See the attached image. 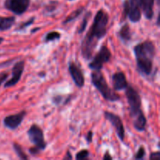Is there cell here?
Listing matches in <instances>:
<instances>
[{
  "mask_svg": "<svg viewBox=\"0 0 160 160\" xmlns=\"http://www.w3.org/2000/svg\"><path fill=\"white\" fill-rule=\"evenodd\" d=\"M24 60H20L14 64L12 69V77L4 84V88H10L16 85L20 81L23 72L24 70Z\"/></svg>",
  "mask_w": 160,
  "mask_h": 160,
  "instance_id": "cell-10",
  "label": "cell"
},
{
  "mask_svg": "<svg viewBox=\"0 0 160 160\" xmlns=\"http://www.w3.org/2000/svg\"><path fill=\"white\" fill-rule=\"evenodd\" d=\"M145 156V149L143 146H141L139 148L138 151L136 152L135 156H134V159H144Z\"/></svg>",
  "mask_w": 160,
  "mask_h": 160,
  "instance_id": "cell-22",
  "label": "cell"
},
{
  "mask_svg": "<svg viewBox=\"0 0 160 160\" xmlns=\"http://www.w3.org/2000/svg\"><path fill=\"white\" fill-rule=\"evenodd\" d=\"M103 159H104V160H107V159L110 160V159H112V157L110 156V155L109 154V153L106 152V154H105L104 157H103Z\"/></svg>",
  "mask_w": 160,
  "mask_h": 160,
  "instance_id": "cell-29",
  "label": "cell"
},
{
  "mask_svg": "<svg viewBox=\"0 0 160 160\" xmlns=\"http://www.w3.org/2000/svg\"><path fill=\"white\" fill-rule=\"evenodd\" d=\"M31 0H6L4 6L15 15L20 16L28 10Z\"/></svg>",
  "mask_w": 160,
  "mask_h": 160,
  "instance_id": "cell-8",
  "label": "cell"
},
{
  "mask_svg": "<svg viewBox=\"0 0 160 160\" xmlns=\"http://www.w3.org/2000/svg\"><path fill=\"white\" fill-rule=\"evenodd\" d=\"M34 17H31V19H29L28 20H27V21L23 22V23H22L19 26V28H17V30H23L25 29L26 28H28V27L31 26V24H32L33 23H34Z\"/></svg>",
  "mask_w": 160,
  "mask_h": 160,
  "instance_id": "cell-23",
  "label": "cell"
},
{
  "mask_svg": "<svg viewBox=\"0 0 160 160\" xmlns=\"http://www.w3.org/2000/svg\"><path fill=\"white\" fill-rule=\"evenodd\" d=\"M70 1H72V0H70Z\"/></svg>",
  "mask_w": 160,
  "mask_h": 160,
  "instance_id": "cell-33",
  "label": "cell"
},
{
  "mask_svg": "<svg viewBox=\"0 0 160 160\" xmlns=\"http://www.w3.org/2000/svg\"><path fill=\"white\" fill-rule=\"evenodd\" d=\"M91 78L92 84L105 99L109 102H117L120 100V95H117L109 87V84H107V81L101 70H93Z\"/></svg>",
  "mask_w": 160,
  "mask_h": 160,
  "instance_id": "cell-4",
  "label": "cell"
},
{
  "mask_svg": "<svg viewBox=\"0 0 160 160\" xmlns=\"http://www.w3.org/2000/svg\"><path fill=\"white\" fill-rule=\"evenodd\" d=\"M83 10H84V7H81V8H79V9H76L75 11H73V12H71V13L70 14V15L67 17V18L65 20L63 21V24H66V23H70V22L73 21V20H76L77 18H78V17H79L80 15H81V13H82Z\"/></svg>",
  "mask_w": 160,
  "mask_h": 160,
  "instance_id": "cell-17",
  "label": "cell"
},
{
  "mask_svg": "<svg viewBox=\"0 0 160 160\" xmlns=\"http://www.w3.org/2000/svg\"><path fill=\"white\" fill-rule=\"evenodd\" d=\"M126 97L130 109V116L133 119L134 127L137 131H144L147 120L142 110V99L138 92L128 84L126 88Z\"/></svg>",
  "mask_w": 160,
  "mask_h": 160,
  "instance_id": "cell-3",
  "label": "cell"
},
{
  "mask_svg": "<svg viewBox=\"0 0 160 160\" xmlns=\"http://www.w3.org/2000/svg\"><path fill=\"white\" fill-rule=\"evenodd\" d=\"M39 29H40V28H36V30H33V31H31V33H34V32H35V31H38V30H39Z\"/></svg>",
  "mask_w": 160,
  "mask_h": 160,
  "instance_id": "cell-30",
  "label": "cell"
},
{
  "mask_svg": "<svg viewBox=\"0 0 160 160\" xmlns=\"http://www.w3.org/2000/svg\"><path fill=\"white\" fill-rule=\"evenodd\" d=\"M92 137H93V133H92V131H90L88 133V134L86 135V138H85L88 143H90V142H92Z\"/></svg>",
  "mask_w": 160,
  "mask_h": 160,
  "instance_id": "cell-26",
  "label": "cell"
},
{
  "mask_svg": "<svg viewBox=\"0 0 160 160\" xmlns=\"http://www.w3.org/2000/svg\"><path fill=\"white\" fill-rule=\"evenodd\" d=\"M159 18H160V17L159 15L157 17V25H159Z\"/></svg>",
  "mask_w": 160,
  "mask_h": 160,
  "instance_id": "cell-31",
  "label": "cell"
},
{
  "mask_svg": "<svg viewBox=\"0 0 160 160\" xmlns=\"http://www.w3.org/2000/svg\"><path fill=\"white\" fill-rule=\"evenodd\" d=\"M3 41H4V39H3V38H1V37H0V45H1V44L2 43Z\"/></svg>",
  "mask_w": 160,
  "mask_h": 160,
  "instance_id": "cell-32",
  "label": "cell"
},
{
  "mask_svg": "<svg viewBox=\"0 0 160 160\" xmlns=\"http://www.w3.org/2000/svg\"><path fill=\"white\" fill-rule=\"evenodd\" d=\"M16 18L14 17H0V31H7L14 25Z\"/></svg>",
  "mask_w": 160,
  "mask_h": 160,
  "instance_id": "cell-15",
  "label": "cell"
},
{
  "mask_svg": "<svg viewBox=\"0 0 160 160\" xmlns=\"http://www.w3.org/2000/svg\"><path fill=\"white\" fill-rule=\"evenodd\" d=\"M138 70L145 76L151 74L153 67V59L156 55V47L151 41H145L134 48Z\"/></svg>",
  "mask_w": 160,
  "mask_h": 160,
  "instance_id": "cell-2",
  "label": "cell"
},
{
  "mask_svg": "<svg viewBox=\"0 0 160 160\" xmlns=\"http://www.w3.org/2000/svg\"><path fill=\"white\" fill-rule=\"evenodd\" d=\"M105 118L111 123L114 128L116 130L117 136L120 138L121 142H123L125 138V130L124 127H123V123L122 120L119 116L116 115V114L112 113L111 112H108V111H105L104 112Z\"/></svg>",
  "mask_w": 160,
  "mask_h": 160,
  "instance_id": "cell-9",
  "label": "cell"
},
{
  "mask_svg": "<svg viewBox=\"0 0 160 160\" xmlns=\"http://www.w3.org/2000/svg\"><path fill=\"white\" fill-rule=\"evenodd\" d=\"M13 148H14V151H15V152L17 153V155L18 156V157L20 158V159H23V160L28 159V156L25 154V152H23L22 147L20 146L19 144L13 143Z\"/></svg>",
  "mask_w": 160,
  "mask_h": 160,
  "instance_id": "cell-18",
  "label": "cell"
},
{
  "mask_svg": "<svg viewBox=\"0 0 160 160\" xmlns=\"http://www.w3.org/2000/svg\"><path fill=\"white\" fill-rule=\"evenodd\" d=\"M108 23V14L103 9L98 10L94 19L93 23L81 43V54L86 60L92 59L98 41L106 36Z\"/></svg>",
  "mask_w": 160,
  "mask_h": 160,
  "instance_id": "cell-1",
  "label": "cell"
},
{
  "mask_svg": "<svg viewBox=\"0 0 160 160\" xmlns=\"http://www.w3.org/2000/svg\"><path fill=\"white\" fill-rule=\"evenodd\" d=\"M8 76H9V75H8V73H4V72L0 73V86H1V84H2V83L4 82L6 79H7Z\"/></svg>",
  "mask_w": 160,
  "mask_h": 160,
  "instance_id": "cell-25",
  "label": "cell"
},
{
  "mask_svg": "<svg viewBox=\"0 0 160 160\" xmlns=\"http://www.w3.org/2000/svg\"><path fill=\"white\" fill-rule=\"evenodd\" d=\"M141 10L148 20H152L154 16L153 6L155 0H138Z\"/></svg>",
  "mask_w": 160,
  "mask_h": 160,
  "instance_id": "cell-14",
  "label": "cell"
},
{
  "mask_svg": "<svg viewBox=\"0 0 160 160\" xmlns=\"http://www.w3.org/2000/svg\"><path fill=\"white\" fill-rule=\"evenodd\" d=\"M63 159H72V156L70 153V152L67 151V152L66 153V156H64Z\"/></svg>",
  "mask_w": 160,
  "mask_h": 160,
  "instance_id": "cell-28",
  "label": "cell"
},
{
  "mask_svg": "<svg viewBox=\"0 0 160 160\" xmlns=\"http://www.w3.org/2000/svg\"><path fill=\"white\" fill-rule=\"evenodd\" d=\"M68 69L75 84L78 88H82L84 85V76L79 66L73 61H70L68 64Z\"/></svg>",
  "mask_w": 160,
  "mask_h": 160,
  "instance_id": "cell-12",
  "label": "cell"
},
{
  "mask_svg": "<svg viewBox=\"0 0 160 160\" xmlns=\"http://www.w3.org/2000/svg\"><path fill=\"white\" fill-rule=\"evenodd\" d=\"M112 84L116 91H122L128 86L126 76L123 72H117L112 76Z\"/></svg>",
  "mask_w": 160,
  "mask_h": 160,
  "instance_id": "cell-13",
  "label": "cell"
},
{
  "mask_svg": "<svg viewBox=\"0 0 160 160\" xmlns=\"http://www.w3.org/2000/svg\"><path fill=\"white\" fill-rule=\"evenodd\" d=\"M111 59V52L106 45L100 48L98 52L92 59L88 67L92 70H101L103 65L109 62Z\"/></svg>",
  "mask_w": 160,
  "mask_h": 160,
  "instance_id": "cell-6",
  "label": "cell"
},
{
  "mask_svg": "<svg viewBox=\"0 0 160 160\" xmlns=\"http://www.w3.org/2000/svg\"><path fill=\"white\" fill-rule=\"evenodd\" d=\"M28 135L30 141L40 151L45 149L47 144L45 142V137H44L43 131H42L40 127L38 126L37 124L31 125V128L28 131Z\"/></svg>",
  "mask_w": 160,
  "mask_h": 160,
  "instance_id": "cell-7",
  "label": "cell"
},
{
  "mask_svg": "<svg viewBox=\"0 0 160 160\" xmlns=\"http://www.w3.org/2000/svg\"><path fill=\"white\" fill-rule=\"evenodd\" d=\"M123 15L127 16L133 23L140 21L142 12L138 0H125L123 2Z\"/></svg>",
  "mask_w": 160,
  "mask_h": 160,
  "instance_id": "cell-5",
  "label": "cell"
},
{
  "mask_svg": "<svg viewBox=\"0 0 160 160\" xmlns=\"http://www.w3.org/2000/svg\"><path fill=\"white\" fill-rule=\"evenodd\" d=\"M119 35H120V38L123 42H129V41L131 40V28H130L129 25L128 23H126V24L122 27L120 32H119Z\"/></svg>",
  "mask_w": 160,
  "mask_h": 160,
  "instance_id": "cell-16",
  "label": "cell"
},
{
  "mask_svg": "<svg viewBox=\"0 0 160 160\" xmlns=\"http://www.w3.org/2000/svg\"><path fill=\"white\" fill-rule=\"evenodd\" d=\"M27 115V112L24 110L20 111L18 113L9 115L5 117L3 120V124L9 130H16L20 126L23 120Z\"/></svg>",
  "mask_w": 160,
  "mask_h": 160,
  "instance_id": "cell-11",
  "label": "cell"
},
{
  "mask_svg": "<svg viewBox=\"0 0 160 160\" xmlns=\"http://www.w3.org/2000/svg\"><path fill=\"white\" fill-rule=\"evenodd\" d=\"M89 152L87 149H83L80 151L79 152L77 153L76 155V159L77 160H82L85 159L88 157Z\"/></svg>",
  "mask_w": 160,
  "mask_h": 160,
  "instance_id": "cell-21",
  "label": "cell"
},
{
  "mask_svg": "<svg viewBox=\"0 0 160 160\" xmlns=\"http://www.w3.org/2000/svg\"><path fill=\"white\" fill-rule=\"evenodd\" d=\"M91 16H92V12H86V14L84 17V19H83L82 20V23H81V26L79 27V28H78V33H79V34H82V33L85 31L86 27H87L88 25V20L89 18H90Z\"/></svg>",
  "mask_w": 160,
  "mask_h": 160,
  "instance_id": "cell-19",
  "label": "cell"
},
{
  "mask_svg": "<svg viewBox=\"0 0 160 160\" xmlns=\"http://www.w3.org/2000/svg\"><path fill=\"white\" fill-rule=\"evenodd\" d=\"M61 37V34L57 31H51V32L48 33L45 36V41L46 42H52V41L59 40Z\"/></svg>",
  "mask_w": 160,
  "mask_h": 160,
  "instance_id": "cell-20",
  "label": "cell"
},
{
  "mask_svg": "<svg viewBox=\"0 0 160 160\" xmlns=\"http://www.w3.org/2000/svg\"><path fill=\"white\" fill-rule=\"evenodd\" d=\"M149 159L151 160H159L160 159V152H156L150 154Z\"/></svg>",
  "mask_w": 160,
  "mask_h": 160,
  "instance_id": "cell-24",
  "label": "cell"
},
{
  "mask_svg": "<svg viewBox=\"0 0 160 160\" xmlns=\"http://www.w3.org/2000/svg\"><path fill=\"white\" fill-rule=\"evenodd\" d=\"M30 152H31V154H32V155H37L38 153L39 152H40V150L38 149V148H37V147H33V148H30Z\"/></svg>",
  "mask_w": 160,
  "mask_h": 160,
  "instance_id": "cell-27",
  "label": "cell"
}]
</instances>
